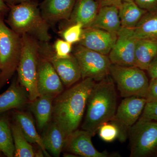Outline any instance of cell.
<instances>
[{
    "mask_svg": "<svg viewBox=\"0 0 157 157\" xmlns=\"http://www.w3.org/2000/svg\"><path fill=\"white\" fill-rule=\"evenodd\" d=\"M96 81L86 78L54 99L52 117L66 135L78 128Z\"/></svg>",
    "mask_w": 157,
    "mask_h": 157,
    "instance_id": "obj_1",
    "label": "cell"
},
{
    "mask_svg": "<svg viewBox=\"0 0 157 157\" xmlns=\"http://www.w3.org/2000/svg\"><path fill=\"white\" fill-rule=\"evenodd\" d=\"M82 130L94 136L103 124L109 122L117 109L115 84L110 75L96 82L88 98Z\"/></svg>",
    "mask_w": 157,
    "mask_h": 157,
    "instance_id": "obj_2",
    "label": "cell"
},
{
    "mask_svg": "<svg viewBox=\"0 0 157 157\" xmlns=\"http://www.w3.org/2000/svg\"><path fill=\"white\" fill-rule=\"evenodd\" d=\"M9 7L5 21L12 30L21 36L30 35L39 42L50 41V25L42 17L37 2L30 0Z\"/></svg>",
    "mask_w": 157,
    "mask_h": 157,
    "instance_id": "obj_3",
    "label": "cell"
},
{
    "mask_svg": "<svg viewBox=\"0 0 157 157\" xmlns=\"http://www.w3.org/2000/svg\"><path fill=\"white\" fill-rule=\"evenodd\" d=\"M21 51L17 69V79L28 93L30 101L39 97L37 87L39 41L33 37L21 35Z\"/></svg>",
    "mask_w": 157,
    "mask_h": 157,
    "instance_id": "obj_4",
    "label": "cell"
},
{
    "mask_svg": "<svg viewBox=\"0 0 157 157\" xmlns=\"http://www.w3.org/2000/svg\"><path fill=\"white\" fill-rule=\"evenodd\" d=\"M0 13V89L17 71L21 51V36L6 25Z\"/></svg>",
    "mask_w": 157,
    "mask_h": 157,
    "instance_id": "obj_5",
    "label": "cell"
},
{
    "mask_svg": "<svg viewBox=\"0 0 157 157\" xmlns=\"http://www.w3.org/2000/svg\"><path fill=\"white\" fill-rule=\"evenodd\" d=\"M110 75L121 97L125 98L136 96L146 98L150 82L144 70L135 66L112 64Z\"/></svg>",
    "mask_w": 157,
    "mask_h": 157,
    "instance_id": "obj_6",
    "label": "cell"
},
{
    "mask_svg": "<svg viewBox=\"0 0 157 157\" xmlns=\"http://www.w3.org/2000/svg\"><path fill=\"white\" fill-rule=\"evenodd\" d=\"M131 157H157V122L139 118L129 131Z\"/></svg>",
    "mask_w": 157,
    "mask_h": 157,
    "instance_id": "obj_7",
    "label": "cell"
},
{
    "mask_svg": "<svg viewBox=\"0 0 157 157\" xmlns=\"http://www.w3.org/2000/svg\"><path fill=\"white\" fill-rule=\"evenodd\" d=\"M73 56L79 65L82 79L91 78L98 82L110 75L112 63L107 55L78 44L74 49Z\"/></svg>",
    "mask_w": 157,
    "mask_h": 157,
    "instance_id": "obj_8",
    "label": "cell"
},
{
    "mask_svg": "<svg viewBox=\"0 0 157 157\" xmlns=\"http://www.w3.org/2000/svg\"><path fill=\"white\" fill-rule=\"evenodd\" d=\"M146 98L132 96L124 98L117 107L110 122L117 126L119 131L118 140L124 142L128 137L130 128L140 118L146 105Z\"/></svg>",
    "mask_w": 157,
    "mask_h": 157,
    "instance_id": "obj_9",
    "label": "cell"
},
{
    "mask_svg": "<svg viewBox=\"0 0 157 157\" xmlns=\"http://www.w3.org/2000/svg\"><path fill=\"white\" fill-rule=\"evenodd\" d=\"M39 54L50 62L63 84L66 86L73 85L82 78L81 70L73 55L67 58H58L56 56L53 46L48 42H39Z\"/></svg>",
    "mask_w": 157,
    "mask_h": 157,
    "instance_id": "obj_10",
    "label": "cell"
},
{
    "mask_svg": "<svg viewBox=\"0 0 157 157\" xmlns=\"http://www.w3.org/2000/svg\"><path fill=\"white\" fill-rule=\"evenodd\" d=\"M137 40L133 29L121 28L117 33L115 44L108 54L112 64L124 67L135 66V51Z\"/></svg>",
    "mask_w": 157,
    "mask_h": 157,
    "instance_id": "obj_11",
    "label": "cell"
},
{
    "mask_svg": "<svg viewBox=\"0 0 157 157\" xmlns=\"http://www.w3.org/2000/svg\"><path fill=\"white\" fill-rule=\"evenodd\" d=\"M92 137L85 130H76L66 138L63 149L65 151L76 155L84 157H119L118 154L98 151L93 145Z\"/></svg>",
    "mask_w": 157,
    "mask_h": 157,
    "instance_id": "obj_12",
    "label": "cell"
},
{
    "mask_svg": "<svg viewBox=\"0 0 157 157\" xmlns=\"http://www.w3.org/2000/svg\"><path fill=\"white\" fill-rule=\"evenodd\" d=\"M37 87L39 96L54 99L63 90L61 79L53 66L39 54Z\"/></svg>",
    "mask_w": 157,
    "mask_h": 157,
    "instance_id": "obj_13",
    "label": "cell"
},
{
    "mask_svg": "<svg viewBox=\"0 0 157 157\" xmlns=\"http://www.w3.org/2000/svg\"><path fill=\"white\" fill-rule=\"evenodd\" d=\"M117 39V34L95 27L83 28L78 44L85 48L107 55Z\"/></svg>",
    "mask_w": 157,
    "mask_h": 157,
    "instance_id": "obj_14",
    "label": "cell"
},
{
    "mask_svg": "<svg viewBox=\"0 0 157 157\" xmlns=\"http://www.w3.org/2000/svg\"><path fill=\"white\" fill-rule=\"evenodd\" d=\"M76 0H44L39 9L42 17L49 25L68 20Z\"/></svg>",
    "mask_w": 157,
    "mask_h": 157,
    "instance_id": "obj_15",
    "label": "cell"
},
{
    "mask_svg": "<svg viewBox=\"0 0 157 157\" xmlns=\"http://www.w3.org/2000/svg\"><path fill=\"white\" fill-rule=\"evenodd\" d=\"M30 102L28 93L15 78L8 89L0 94V116L12 109H19Z\"/></svg>",
    "mask_w": 157,
    "mask_h": 157,
    "instance_id": "obj_16",
    "label": "cell"
},
{
    "mask_svg": "<svg viewBox=\"0 0 157 157\" xmlns=\"http://www.w3.org/2000/svg\"><path fill=\"white\" fill-rule=\"evenodd\" d=\"M100 8L97 0H76L68 21L71 25L79 23L83 28L89 27L95 19Z\"/></svg>",
    "mask_w": 157,
    "mask_h": 157,
    "instance_id": "obj_17",
    "label": "cell"
},
{
    "mask_svg": "<svg viewBox=\"0 0 157 157\" xmlns=\"http://www.w3.org/2000/svg\"><path fill=\"white\" fill-rule=\"evenodd\" d=\"M42 137L46 151L55 157H59L63 149L67 136L56 122L51 123Z\"/></svg>",
    "mask_w": 157,
    "mask_h": 157,
    "instance_id": "obj_18",
    "label": "cell"
},
{
    "mask_svg": "<svg viewBox=\"0 0 157 157\" xmlns=\"http://www.w3.org/2000/svg\"><path fill=\"white\" fill-rule=\"evenodd\" d=\"M90 27L117 34L122 27L118 8L115 6L100 7L95 19Z\"/></svg>",
    "mask_w": 157,
    "mask_h": 157,
    "instance_id": "obj_19",
    "label": "cell"
},
{
    "mask_svg": "<svg viewBox=\"0 0 157 157\" xmlns=\"http://www.w3.org/2000/svg\"><path fill=\"white\" fill-rule=\"evenodd\" d=\"M13 118L28 141L30 143L37 144L43 151L45 155L48 156L49 155L43 145L42 137L37 132L33 119L30 114L23 111L15 110L13 112Z\"/></svg>",
    "mask_w": 157,
    "mask_h": 157,
    "instance_id": "obj_20",
    "label": "cell"
},
{
    "mask_svg": "<svg viewBox=\"0 0 157 157\" xmlns=\"http://www.w3.org/2000/svg\"><path fill=\"white\" fill-rule=\"evenodd\" d=\"M157 56L156 39H137L135 51V67L147 71Z\"/></svg>",
    "mask_w": 157,
    "mask_h": 157,
    "instance_id": "obj_21",
    "label": "cell"
},
{
    "mask_svg": "<svg viewBox=\"0 0 157 157\" xmlns=\"http://www.w3.org/2000/svg\"><path fill=\"white\" fill-rule=\"evenodd\" d=\"M54 99L39 96L31 101L30 109L34 113L39 130H42L48 126L52 117Z\"/></svg>",
    "mask_w": 157,
    "mask_h": 157,
    "instance_id": "obj_22",
    "label": "cell"
},
{
    "mask_svg": "<svg viewBox=\"0 0 157 157\" xmlns=\"http://www.w3.org/2000/svg\"><path fill=\"white\" fill-rule=\"evenodd\" d=\"M122 27L133 29L147 11L139 8L134 1H124L118 8Z\"/></svg>",
    "mask_w": 157,
    "mask_h": 157,
    "instance_id": "obj_23",
    "label": "cell"
},
{
    "mask_svg": "<svg viewBox=\"0 0 157 157\" xmlns=\"http://www.w3.org/2000/svg\"><path fill=\"white\" fill-rule=\"evenodd\" d=\"M133 30L137 39L157 40V11L147 12Z\"/></svg>",
    "mask_w": 157,
    "mask_h": 157,
    "instance_id": "obj_24",
    "label": "cell"
},
{
    "mask_svg": "<svg viewBox=\"0 0 157 157\" xmlns=\"http://www.w3.org/2000/svg\"><path fill=\"white\" fill-rule=\"evenodd\" d=\"M14 147V157H35L33 146L28 141L19 125L15 122L11 124Z\"/></svg>",
    "mask_w": 157,
    "mask_h": 157,
    "instance_id": "obj_25",
    "label": "cell"
},
{
    "mask_svg": "<svg viewBox=\"0 0 157 157\" xmlns=\"http://www.w3.org/2000/svg\"><path fill=\"white\" fill-rule=\"evenodd\" d=\"M0 152L7 157H14V147L11 124L5 116L0 117Z\"/></svg>",
    "mask_w": 157,
    "mask_h": 157,
    "instance_id": "obj_26",
    "label": "cell"
},
{
    "mask_svg": "<svg viewBox=\"0 0 157 157\" xmlns=\"http://www.w3.org/2000/svg\"><path fill=\"white\" fill-rule=\"evenodd\" d=\"M83 29V25L81 23H76L71 25L63 31V39L72 44L78 43L81 39Z\"/></svg>",
    "mask_w": 157,
    "mask_h": 157,
    "instance_id": "obj_27",
    "label": "cell"
},
{
    "mask_svg": "<svg viewBox=\"0 0 157 157\" xmlns=\"http://www.w3.org/2000/svg\"><path fill=\"white\" fill-rule=\"evenodd\" d=\"M98 131L99 136L105 142H113L119 137V131L117 126L110 122L103 124Z\"/></svg>",
    "mask_w": 157,
    "mask_h": 157,
    "instance_id": "obj_28",
    "label": "cell"
},
{
    "mask_svg": "<svg viewBox=\"0 0 157 157\" xmlns=\"http://www.w3.org/2000/svg\"><path fill=\"white\" fill-rule=\"evenodd\" d=\"M53 48L56 56L58 58H67L71 55L72 44L64 39L56 40L54 44Z\"/></svg>",
    "mask_w": 157,
    "mask_h": 157,
    "instance_id": "obj_29",
    "label": "cell"
},
{
    "mask_svg": "<svg viewBox=\"0 0 157 157\" xmlns=\"http://www.w3.org/2000/svg\"><path fill=\"white\" fill-rule=\"evenodd\" d=\"M140 118L157 122V101H147Z\"/></svg>",
    "mask_w": 157,
    "mask_h": 157,
    "instance_id": "obj_30",
    "label": "cell"
},
{
    "mask_svg": "<svg viewBox=\"0 0 157 157\" xmlns=\"http://www.w3.org/2000/svg\"><path fill=\"white\" fill-rule=\"evenodd\" d=\"M139 8L147 12L157 11V0H134Z\"/></svg>",
    "mask_w": 157,
    "mask_h": 157,
    "instance_id": "obj_31",
    "label": "cell"
},
{
    "mask_svg": "<svg viewBox=\"0 0 157 157\" xmlns=\"http://www.w3.org/2000/svg\"><path fill=\"white\" fill-rule=\"evenodd\" d=\"M146 99L147 101H157V79L151 78L150 82Z\"/></svg>",
    "mask_w": 157,
    "mask_h": 157,
    "instance_id": "obj_32",
    "label": "cell"
},
{
    "mask_svg": "<svg viewBox=\"0 0 157 157\" xmlns=\"http://www.w3.org/2000/svg\"><path fill=\"white\" fill-rule=\"evenodd\" d=\"M100 7L104 6H115L118 8L120 7L123 0H97Z\"/></svg>",
    "mask_w": 157,
    "mask_h": 157,
    "instance_id": "obj_33",
    "label": "cell"
},
{
    "mask_svg": "<svg viewBox=\"0 0 157 157\" xmlns=\"http://www.w3.org/2000/svg\"><path fill=\"white\" fill-rule=\"evenodd\" d=\"M147 71L151 79H157V56L150 65Z\"/></svg>",
    "mask_w": 157,
    "mask_h": 157,
    "instance_id": "obj_34",
    "label": "cell"
},
{
    "mask_svg": "<svg viewBox=\"0 0 157 157\" xmlns=\"http://www.w3.org/2000/svg\"><path fill=\"white\" fill-rule=\"evenodd\" d=\"M9 7L4 0H0V13L5 14L9 11Z\"/></svg>",
    "mask_w": 157,
    "mask_h": 157,
    "instance_id": "obj_35",
    "label": "cell"
},
{
    "mask_svg": "<svg viewBox=\"0 0 157 157\" xmlns=\"http://www.w3.org/2000/svg\"><path fill=\"white\" fill-rule=\"evenodd\" d=\"M30 0H4L5 2L8 6L11 5H17L24 2H27Z\"/></svg>",
    "mask_w": 157,
    "mask_h": 157,
    "instance_id": "obj_36",
    "label": "cell"
},
{
    "mask_svg": "<svg viewBox=\"0 0 157 157\" xmlns=\"http://www.w3.org/2000/svg\"><path fill=\"white\" fill-rule=\"evenodd\" d=\"M124 1H134V0H124Z\"/></svg>",
    "mask_w": 157,
    "mask_h": 157,
    "instance_id": "obj_37",
    "label": "cell"
},
{
    "mask_svg": "<svg viewBox=\"0 0 157 157\" xmlns=\"http://www.w3.org/2000/svg\"><path fill=\"white\" fill-rule=\"evenodd\" d=\"M1 152H0V156H1Z\"/></svg>",
    "mask_w": 157,
    "mask_h": 157,
    "instance_id": "obj_38",
    "label": "cell"
}]
</instances>
